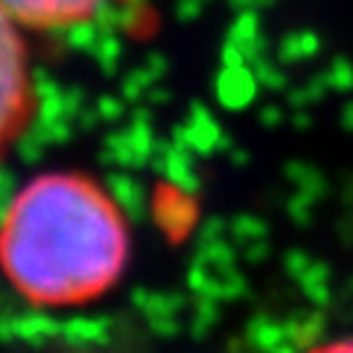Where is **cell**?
<instances>
[{"mask_svg": "<svg viewBox=\"0 0 353 353\" xmlns=\"http://www.w3.org/2000/svg\"><path fill=\"white\" fill-rule=\"evenodd\" d=\"M131 228L113 194L87 173L48 170L0 214V272L26 303L76 309L121 283Z\"/></svg>", "mask_w": 353, "mask_h": 353, "instance_id": "6da1fadb", "label": "cell"}, {"mask_svg": "<svg viewBox=\"0 0 353 353\" xmlns=\"http://www.w3.org/2000/svg\"><path fill=\"white\" fill-rule=\"evenodd\" d=\"M37 115V87L21 26L0 8V163Z\"/></svg>", "mask_w": 353, "mask_h": 353, "instance_id": "7a4b0ae2", "label": "cell"}, {"mask_svg": "<svg viewBox=\"0 0 353 353\" xmlns=\"http://www.w3.org/2000/svg\"><path fill=\"white\" fill-rule=\"evenodd\" d=\"M113 0H0V8L21 29L58 32L92 21Z\"/></svg>", "mask_w": 353, "mask_h": 353, "instance_id": "3957f363", "label": "cell"}, {"mask_svg": "<svg viewBox=\"0 0 353 353\" xmlns=\"http://www.w3.org/2000/svg\"><path fill=\"white\" fill-rule=\"evenodd\" d=\"M306 353H353V338H338V341H327L322 345H314Z\"/></svg>", "mask_w": 353, "mask_h": 353, "instance_id": "277c9868", "label": "cell"}]
</instances>
